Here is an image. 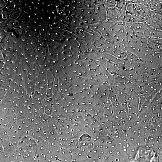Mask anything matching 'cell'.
Segmentation results:
<instances>
[{
	"label": "cell",
	"instance_id": "6da1fadb",
	"mask_svg": "<svg viewBox=\"0 0 162 162\" xmlns=\"http://www.w3.org/2000/svg\"><path fill=\"white\" fill-rule=\"evenodd\" d=\"M133 28L138 33L145 32L147 27L146 25L143 23L139 22H134L133 23Z\"/></svg>",
	"mask_w": 162,
	"mask_h": 162
}]
</instances>
